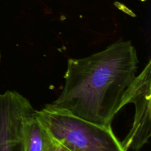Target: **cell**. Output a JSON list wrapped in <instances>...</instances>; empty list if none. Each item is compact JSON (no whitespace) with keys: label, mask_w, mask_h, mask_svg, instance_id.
I'll return each mask as SVG.
<instances>
[{"label":"cell","mask_w":151,"mask_h":151,"mask_svg":"<svg viewBox=\"0 0 151 151\" xmlns=\"http://www.w3.org/2000/svg\"><path fill=\"white\" fill-rule=\"evenodd\" d=\"M137 50L130 41H119L81 58H69L65 83L50 107L105 126L121 110L125 90L138 68Z\"/></svg>","instance_id":"obj_1"},{"label":"cell","mask_w":151,"mask_h":151,"mask_svg":"<svg viewBox=\"0 0 151 151\" xmlns=\"http://www.w3.org/2000/svg\"><path fill=\"white\" fill-rule=\"evenodd\" d=\"M36 115L53 139L69 151H126L111 126L89 122L49 105L36 111Z\"/></svg>","instance_id":"obj_2"},{"label":"cell","mask_w":151,"mask_h":151,"mask_svg":"<svg viewBox=\"0 0 151 151\" xmlns=\"http://www.w3.org/2000/svg\"><path fill=\"white\" fill-rule=\"evenodd\" d=\"M130 103L135 106L134 121L129 132L121 143L126 151H138L148 142L151 136L150 60L126 88L121 102V109Z\"/></svg>","instance_id":"obj_3"},{"label":"cell","mask_w":151,"mask_h":151,"mask_svg":"<svg viewBox=\"0 0 151 151\" xmlns=\"http://www.w3.org/2000/svg\"><path fill=\"white\" fill-rule=\"evenodd\" d=\"M32 111L23 97L0 94V151H20L23 121Z\"/></svg>","instance_id":"obj_4"},{"label":"cell","mask_w":151,"mask_h":151,"mask_svg":"<svg viewBox=\"0 0 151 151\" xmlns=\"http://www.w3.org/2000/svg\"><path fill=\"white\" fill-rule=\"evenodd\" d=\"M54 139L36 115V110L23 121L20 151H48Z\"/></svg>","instance_id":"obj_5"},{"label":"cell","mask_w":151,"mask_h":151,"mask_svg":"<svg viewBox=\"0 0 151 151\" xmlns=\"http://www.w3.org/2000/svg\"><path fill=\"white\" fill-rule=\"evenodd\" d=\"M48 151H69L68 149H66V147H63L62 145H60V143L57 142L56 141L53 142L52 145H51V147H50Z\"/></svg>","instance_id":"obj_6"},{"label":"cell","mask_w":151,"mask_h":151,"mask_svg":"<svg viewBox=\"0 0 151 151\" xmlns=\"http://www.w3.org/2000/svg\"><path fill=\"white\" fill-rule=\"evenodd\" d=\"M0 58H1V55H0Z\"/></svg>","instance_id":"obj_7"}]
</instances>
